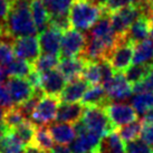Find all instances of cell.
<instances>
[{
  "label": "cell",
  "instance_id": "7bdbcfd3",
  "mask_svg": "<svg viewBox=\"0 0 153 153\" xmlns=\"http://www.w3.org/2000/svg\"><path fill=\"white\" fill-rule=\"evenodd\" d=\"M47 153H72V152H71L69 148L66 146V145L57 144V145H54Z\"/></svg>",
  "mask_w": 153,
  "mask_h": 153
},
{
  "label": "cell",
  "instance_id": "d590c367",
  "mask_svg": "<svg viewBox=\"0 0 153 153\" xmlns=\"http://www.w3.org/2000/svg\"><path fill=\"white\" fill-rule=\"evenodd\" d=\"M133 93H143V92H152L153 93V64L151 65L146 76L135 85L132 86Z\"/></svg>",
  "mask_w": 153,
  "mask_h": 153
},
{
  "label": "cell",
  "instance_id": "7c38bea8",
  "mask_svg": "<svg viewBox=\"0 0 153 153\" xmlns=\"http://www.w3.org/2000/svg\"><path fill=\"white\" fill-rule=\"evenodd\" d=\"M63 31L53 25H48L38 36V43L40 51L44 54L59 55L60 42Z\"/></svg>",
  "mask_w": 153,
  "mask_h": 153
},
{
  "label": "cell",
  "instance_id": "e575fe53",
  "mask_svg": "<svg viewBox=\"0 0 153 153\" xmlns=\"http://www.w3.org/2000/svg\"><path fill=\"white\" fill-rule=\"evenodd\" d=\"M124 153H153V149L141 139L126 142L124 145Z\"/></svg>",
  "mask_w": 153,
  "mask_h": 153
},
{
  "label": "cell",
  "instance_id": "b9f144b4",
  "mask_svg": "<svg viewBox=\"0 0 153 153\" xmlns=\"http://www.w3.org/2000/svg\"><path fill=\"white\" fill-rule=\"evenodd\" d=\"M24 153H47L45 150H43L42 148H39L37 144H35L34 142L30 143V144L26 145Z\"/></svg>",
  "mask_w": 153,
  "mask_h": 153
},
{
  "label": "cell",
  "instance_id": "d4e9b609",
  "mask_svg": "<svg viewBox=\"0 0 153 153\" xmlns=\"http://www.w3.org/2000/svg\"><path fill=\"white\" fill-rule=\"evenodd\" d=\"M26 145L9 130L0 141V153H24Z\"/></svg>",
  "mask_w": 153,
  "mask_h": 153
},
{
  "label": "cell",
  "instance_id": "f35d334b",
  "mask_svg": "<svg viewBox=\"0 0 153 153\" xmlns=\"http://www.w3.org/2000/svg\"><path fill=\"white\" fill-rule=\"evenodd\" d=\"M13 106V100L10 97V94L8 92V88L6 84L0 83V107L4 110H8Z\"/></svg>",
  "mask_w": 153,
  "mask_h": 153
},
{
  "label": "cell",
  "instance_id": "f1b7e54d",
  "mask_svg": "<svg viewBox=\"0 0 153 153\" xmlns=\"http://www.w3.org/2000/svg\"><path fill=\"white\" fill-rule=\"evenodd\" d=\"M46 7L49 17L68 16L69 7L73 0H42Z\"/></svg>",
  "mask_w": 153,
  "mask_h": 153
},
{
  "label": "cell",
  "instance_id": "1f68e13d",
  "mask_svg": "<svg viewBox=\"0 0 153 153\" xmlns=\"http://www.w3.org/2000/svg\"><path fill=\"white\" fill-rule=\"evenodd\" d=\"M59 57L58 55H51V54H44L39 55L38 58L33 63V67L38 73H45L51 69H55L58 66Z\"/></svg>",
  "mask_w": 153,
  "mask_h": 153
},
{
  "label": "cell",
  "instance_id": "f907efd6",
  "mask_svg": "<svg viewBox=\"0 0 153 153\" xmlns=\"http://www.w3.org/2000/svg\"><path fill=\"white\" fill-rule=\"evenodd\" d=\"M150 35H151V38L153 39V26L150 27Z\"/></svg>",
  "mask_w": 153,
  "mask_h": 153
},
{
  "label": "cell",
  "instance_id": "4316f807",
  "mask_svg": "<svg viewBox=\"0 0 153 153\" xmlns=\"http://www.w3.org/2000/svg\"><path fill=\"white\" fill-rule=\"evenodd\" d=\"M131 105L135 110L136 114L143 115L145 112L153 108V93L152 92L135 93V95L131 97Z\"/></svg>",
  "mask_w": 153,
  "mask_h": 153
},
{
  "label": "cell",
  "instance_id": "7a4b0ae2",
  "mask_svg": "<svg viewBox=\"0 0 153 153\" xmlns=\"http://www.w3.org/2000/svg\"><path fill=\"white\" fill-rule=\"evenodd\" d=\"M104 13V7L94 4L91 0H73L68 11V19L73 28L86 31L91 29Z\"/></svg>",
  "mask_w": 153,
  "mask_h": 153
},
{
  "label": "cell",
  "instance_id": "bcb514c9",
  "mask_svg": "<svg viewBox=\"0 0 153 153\" xmlns=\"http://www.w3.org/2000/svg\"><path fill=\"white\" fill-rule=\"evenodd\" d=\"M6 73H4V68L0 66V83H2V82L4 81V78H6Z\"/></svg>",
  "mask_w": 153,
  "mask_h": 153
},
{
  "label": "cell",
  "instance_id": "e0dca14e",
  "mask_svg": "<svg viewBox=\"0 0 153 153\" xmlns=\"http://www.w3.org/2000/svg\"><path fill=\"white\" fill-rule=\"evenodd\" d=\"M85 106L82 103H62L58 105L55 120L64 123H76L81 120Z\"/></svg>",
  "mask_w": 153,
  "mask_h": 153
},
{
  "label": "cell",
  "instance_id": "52a82bcc",
  "mask_svg": "<svg viewBox=\"0 0 153 153\" xmlns=\"http://www.w3.org/2000/svg\"><path fill=\"white\" fill-rule=\"evenodd\" d=\"M86 44V35L75 28H68L62 36L59 54L62 58L77 57L84 51Z\"/></svg>",
  "mask_w": 153,
  "mask_h": 153
},
{
  "label": "cell",
  "instance_id": "ee69618b",
  "mask_svg": "<svg viewBox=\"0 0 153 153\" xmlns=\"http://www.w3.org/2000/svg\"><path fill=\"white\" fill-rule=\"evenodd\" d=\"M141 123L143 124H148V123H153V108L152 110L145 112L143 115H141Z\"/></svg>",
  "mask_w": 153,
  "mask_h": 153
},
{
  "label": "cell",
  "instance_id": "7402d4cb",
  "mask_svg": "<svg viewBox=\"0 0 153 153\" xmlns=\"http://www.w3.org/2000/svg\"><path fill=\"white\" fill-rule=\"evenodd\" d=\"M98 153H124V144L117 132L112 131L103 136L98 144Z\"/></svg>",
  "mask_w": 153,
  "mask_h": 153
},
{
  "label": "cell",
  "instance_id": "3957f363",
  "mask_svg": "<svg viewBox=\"0 0 153 153\" xmlns=\"http://www.w3.org/2000/svg\"><path fill=\"white\" fill-rule=\"evenodd\" d=\"M79 122L85 128L93 132L98 136H105L110 132L114 131L110 120L107 117L104 107L88 106L84 108Z\"/></svg>",
  "mask_w": 153,
  "mask_h": 153
},
{
  "label": "cell",
  "instance_id": "4fadbf2b",
  "mask_svg": "<svg viewBox=\"0 0 153 153\" xmlns=\"http://www.w3.org/2000/svg\"><path fill=\"white\" fill-rule=\"evenodd\" d=\"M66 85V79L58 69L40 73V89L45 95L58 97Z\"/></svg>",
  "mask_w": 153,
  "mask_h": 153
},
{
  "label": "cell",
  "instance_id": "603a6c76",
  "mask_svg": "<svg viewBox=\"0 0 153 153\" xmlns=\"http://www.w3.org/2000/svg\"><path fill=\"white\" fill-rule=\"evenodd\" d=\"M29 7L35 25L38 31H42L49 25V13L42 0H30Z\"/></svg>",
  "mask_w": 153,
  "mask_h": 153
},
{
  "label": "cell",
  "instance_id": "30bf717a",
  "mask_svg": "<svg viewBox=\"0 0 153 153\" xmlns=\"http://www.w3.org/2000/svg\"><path fill=\"white\" fill-rule=\"evenodd\" d=\"M140 16H143V15L141 13L140 9L134 4H131V6L124 7V8L111 13V22H112V27L114 29L115 34L117 36H123L128 31L130 26Z\"/></svg>",
  "mask_w": 153,
  "mask_h": 153
},
{
  "label": "cell",
  "instance_id": "681fc988",
  "mask_svg": "<svg viewBox=\"0 0 153 153\" xmlns=\"http://www.w3.org/2000/svg\"><path fill=\"white\" fill-rule=\"evenodd\" d=\"M146 2L149 4V6L153 9V0H146Z\"/></svg>",
  "mask_w": 153,
  "mask_h": 153
},
{
  "label": "cell",
  "instance_id": "816d5d0a",
  "mask_svg": "<svg viewBox=\"0 0 153 153\" xmlns=\"http://www.w3.org/2000/svg\"><path fill=\"white\" fill-rule=\"evenodd\" d=\"M87 153H98V150L95 149V150H93V151H89V152H87Z\"/></svg>",
  "mask_w": 153,
  "mask_h": 153
},
{
  "label": "cell",
  "instance_id": "ac0fdd59",
  "mask_svg": "<svg viewBox=\"0 0 153 153\" xmlns=\"http://www.w3.org/2000/svg\"><path fill=\"white\" fill-rule=\"evenodd\" d=\"M48 128H49V132H51V135L53 137V140L57 144H69L74 140L75 135H76L75 128L71 123H64V122L51 123Z\"/></svg>",
  "mask_w": 153,
  "mask_h": 153
},
{
  "label": "cell",
  "instance_id": "83f0119b",
  "mask_svg": "<svg viewBox=\"0 0 153 153\" xmlns=\"http://www.w3.org/2000/svg\"><path fill=\"white\" fill-rule=\"evenodd\" d=\"M11 131L15 133V135L17 136L24 144L28 145L34 142L36 124L34 122L29 121V120H26V121H24L22 124H19L18 126H16Z\"/></svg>",
  "mask_w": 153,
  "mask_h": 153
},
{
  "label": "cell",
  "instance_id": "cb8c5ba5",
  "mask_svg": "<svg viewBox=\"0 0 153 153\" xmlns=\"http://www.w3.org/2000/svg\"><path fill=\"white\" fill-rule=\"evenodd\" d=\"M4 71L7 76L27 78L30 73L34 71V67L29 62L15 57L13 62H10L6 67H4Z\"/></svg>",
  "mask_w": 153,
  "mask_h": 153
},
{
  "label": "cell",
  "instance_id": "277c9868",
  "mask_svg": "<svg viewBox=\"0 0 153 153\" xmlns=\"http://www.w3.org/2000/svg\"><path fill=\"white\" fill-rule=\"evenodd\" d=\"M133 47L134 44L126 39L125 36H120L119 43L107 58L114 72L123 73L130 67L133 59Z\"/></svg>",
  "mask_w": 153,
  "mask_h": 153
},
{
  "label": "cell",
  "instance_id": "c3c4849f",
  "mask_svg": "<svg viewBox=\"0 0 153 153\" xmlns=\"http://www.w3.org/2000/svg\"><path fill=\"white\" fill-rule=\"evenodd\" d=\"M4 111L6 110H4V108H1V107H0V122H2V120H4Z\"/></svg>",
  "mask_w": 153,
  "mask_h": 153
},
{
  "label": "cell",
  "instance_id": "484cf974",
  "mask_svg": "<svg viewBox=\"0 0 153 153\" xmlns=\"http://www.w3.org/2000/svg\"><path fill=\"white\" fill-rule=\"evenodd\" d=\"M82 77L89 85H102L103 75L101 60L98 62H86Z\"/></svg>",
  "mask_w": 153,
  "mask_h": 153
},
{
  "label": "cell",
  "instance_id": "74e56055",
  "mask_svg": "<svg viewBox=\"0 0 153 153\" xmlns=\"http://www.w3.org/2000/svg\"><path fill=\"white\" fill-rule=\"evenodd\" d=\"M133 4H134V0H107L104 6V9L107 13H111L115 10L131 6Z\"/></svg>",
  "mask_w": 153,
  "mask_h": 153
},
{
  "label": "cell",
  "instance_id": "8992f818",
  "mask_svg": "<svg viewBox=\"0 0 153 153\" xmlns=\"http://www.w3.org/2000/svg\"><path fill=\"white\" fill-rule=\"evenodd\" d=\"M104 110L106 112L107 117L114 130L137 120V114L131 104L121 102H108L104 106Z\"/></svg>",
  "mask_w": 153,
  "mask_h": 153
},
{
  "label": "cell",
  "instance_id": "836d02e7",
  "mask_svg": "<svg viewBox=\"0 0 153 153\" xmlns=\"http://www.w3.org/2000/svg\"><path fill=\"white\" fill-rule=\"evenodd\" d=\"M26 120H28V119L22 114V112L19 110V107L13 106V107H10V108H8V110L4 111L2 122H4V125H6L9 130H13L16 126H18L19 124H22Z\"/></svg>",
  "mask_w": 153,
  "mask_h": 153
},
{
  "label": "cell",
  "instance_id": "f546056e",
  "mask_svg": "<svg viewBox=\"0 0 153 153\" xmlns=\"http://www.w3.org/2000/svg\"><path fill=\"white\" fill-rule=\"evenodd\" d=\"M34 143L38 145L39 148L45 150V151H49L54 146V140H53V137L51 135L48 125L39 124L38 126H36Z\"/></svg>",
  "mask_w": 153,
  "mask_h": 153
},
{
  "label": "cell",
  "instance_id": "d6986e66",
  "mask_svg": "<svg viewBox=\"0 0 153 153\" xmlns=\"http://www.w3.org/2000/svg\"><path fill=\"white\" fill-rule=\"evenodd\" d=\"M150 35V24L149 18L145 16H140L133 22L124 36L133 44L142 42L144 39L149 38Z\"/></svg>",
  "mask_w": 153,
  "mask_h": 153
},
{
  "label": "cell",
  "instance_id": "2e32d148",
  "mask_svg": "<svg viewBox=\"0 0 153 153\" xmlns=\"http://www.w3.org/2000/svg\"><path fill=\"white\" fill-rule=\"evenodd\" d=\"M88 87V83L83 77H79L77 79L71 81L67 85H65L58 98L64 103H77L82 100Z\"/></svg>",
  "mask_w": 153,
  "mask_h": 153
},
{
  "label": "cell",
  "instance_id": "5bb4252c",
  "mask_svg": "<svg viewBox=\"0 0 153 153\" xmlns=\"http://www.w3.org/2000/svg\"><path fill=\"white\" fill-rule=\"evenodd\" d=\"M6 86L13 103L16 105H20L27 101L35 92V88L30 85L29 82L22 77H9L6 82Z\"/></svg>",
  "mask_w": 153,
  "mask_h": 153
},
{
  "label": "cell",
  "instance_id": "9c48e42d",
  "mask_svg": "<svg viewBox=\"0 0 153 153\" xmlns=\"http://www.w3.org/2000/svg\"><path fill=\"white\" fill-rule=\"evenodd\" d=\"M59 105V98L54 96L44 95L39 100L36 107L30 114L31 122L39 124H51L53 121H55L57 108Z\"/></svg>",
  "mask_w": 153,
  "mask_h": 153
},
{
  "label": "cell",
  "instance_id": "8d00e7d4",
  "mask_svg": "<svg viewBox=\"0 0 153 153\" xmlns=\"http://www.w3.org/2000/svg\"><path fill=\"white\" fill-rule=\"evenodd\" d=\"M15 58V53L13 49V44L0 40V66L4 68L13 62Z\"/></svg>",
  "mask_w": 153,
  "mask_h": 153
},
{
  "label": "cell",
  "instance_id": "60d3db41",
  "mask_svg": "<svg viewBox=\"0 0 153 153\" xmlns=\"http://www.w3.org/2000/svg\"><path fill=\"white\" fill-rule=\"evenodd\" d=\"M10 7L11 0H0V31H2L4 28Z\"/></svg>",
  "mask_w": 153,
  "mask_h": 153
},
{
  "label": "cell",
  "instance_id": "44dd1931",
  "mask_svg": "<svg viewBox=\"0 0 153 153\" xmlns=\"http://www.w3.org/2000/svg\"><path fill=\"white\" fill-rule=\"evenodd\" d=\"M134 64H152L153 63V39H144L134 44L133 59Z\"/></svg>",
  "mask_w": 153,
  "mask_h": 153
},
{
  "label": "cell",
  "instance_id": "7dc6e473",
  "mask_svg": "<svg viewBox=\"0 0 153 153\" xmlns=\"http://www.w3.org/2000/svg\"><path fill=\"white\" fill-rule=\"evenodd\" d=\"M91 1H93L94 4H98V6H102V7H104V6H105V4H106L107 0H91Z\"/></svg>",
  "mask_w": 153,
  "mask_h": 153
},
{
  "label": "cell",
  "instance_id": "ffe728a7",
  "mask_svg": "<svg viewBox=\"0 0 153 153\" xmlns=\"http://www.w3.org/2000/svg\"><path fill=\"white\" fill-rule=\"evenodd\" d=\"M82 104L85 107L88 106H100L104 107L110 102L106 96L105 89L103 85H92L87 88L85 94L82 97Z\"/></svg>",
  "mask_w": 153,
  "mask_h": 153
},
{
  "label": "cell",
  "instance_id": "8fae6325",
  "mask_svg": "<svg viewBox=\"0 0 153 153\" xmlns=\"http://www.w3.org/2000/svg\"><path fill=\"white\" fill-rule=\"evenodd\" d=\"M13 49L15 56L31 64L40 55V47L36 36H22L15 38L13 42Z\"/></svg>",
  "mask_w": 153,
  "mask_h": 153
},
{
  "label": "cell",
  "instance_id": "6da1fadb",
  "mask_svg": "<svg viewBox=\"0 0 153 153\" xmlns=\"http://www.w3.org/2000/svg\"><path fill=\"white\" fill-rule=\"evenodd\" d=\"M30 0H11V7L4 25V31L13 39L22 36H36L35 25L29 7Z\"/></svg>",
  "mask_w": 153,
  "mask_h": 153
},
{
  "label": "cell",
  "instance_id": "4dcf8cb0",
  "mask_svg": "<svg viewBox=\"0 0 153 153\" xmlns=\"http://www.w3.org/2000/svg\"><path fill=\"white\" fill-rule=\"evenodd\" d=\"M152 64H134L133 66H130L128 69L124 71V76L126 77V79L131 85H135L146 76Z\"/></svg>",
  "mask_w": 153,
  "mask_h": 153
},
{
  "label": "cell",
  "instance_id": "ab89813d",
  "mask_svg": "<svg viewBox=\"0 0 153 153\" xmlns=\"http://www.w3.org/2000/svg\"><path fill=\"white\" fill-rule=\"evenodd\" d=\"M141 140H143L148 145L153 149V123L143 124L141 128Z\"/></svg>",
  "mask_w": 153,
  "mask_h": 153
},
{
  "label": "cell",
  "instance_id": "9a60e30c",
  "mask_svg": "<svg viewBox=\"0 0 153 153\" xmlns=\"http://www.w3.org/2000/svg\"><path fill=\"white\" fill-rule=\"evenodd\" d=\"M87 60H85L82 56L77 57H65L59 59L58 63V71L65 77L66 82H71L82 77L84 67Z\"/></svg>",
  "mask_w": 153,
  "mask_h": 153
},
{
  "label": "cell",
  "instance_id": "f6af8a7d",
  "mask_svg": "<svg viewBox=\"0 0 153 153\" xmlns=\"http://www.w3.org/2000/svg\"><path fill=\"white\" fill-rule=\"evenodd\" d=\"M8 131H9V128L4 125V122H0V141H1V139L4 137V134H6Z\"/></svg>",
  "mask_w": 153,
  "mask_h": 153
},
{
  "label": "cell",
  "instance_id": "d6a6232c",
  "mask_svg": "<svg viewBox=\"0 0 153 153\" xmlns=\"http://www.w3.org/2000/svg\"><path fill=\"white\" fill-rule=\"evenodd\" d=\"M141 128H142V123L141 121H133L131 123L125 124L121 128H116V132L117 134L120 135V137L122 139L123 142H130V141H133L137 139L139 135H140L141 132Z\"/></svg>",
  "mask_w": 153,
  "mask_h": 153
},
{
  "label": "cell",
  "instance_id": "5b68a950",
  "mask_svg": "<svg viewBox=\"0 0 153 153\" xmlns=\"http://www.w3.org/2000/svg\"><path fill=\"white\" fill-rule=\"evenodd\" d=\"M110 102H123L132 96L133 89L123 73L115 72L107 82L102 84Z\"/></svg>",
  "mask_w": 153,
  "mask_h": 153
},
{
  "label": "cell",
  "instance_id": "ba28073f",
  "mask_svg": "<svg viewBox=\"0 0 153 153\" xmlns=\"http://www.w3.org/2000/svg\"><path fill=\"white\" fill-rule=\"evenodd\" d=\"M76 135L71 142V152L72 153H87L89 151L97 149L100 142L102 140L101 136L85 128L78 121L74 125Z\"/></svg>",
  "mask_w": 153,
  "mask_h": 153
}]
</instances>
